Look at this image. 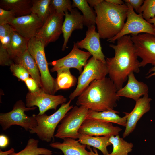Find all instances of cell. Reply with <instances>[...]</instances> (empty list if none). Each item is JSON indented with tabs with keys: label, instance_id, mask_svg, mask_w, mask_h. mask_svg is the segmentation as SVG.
<instances>
[{
	"label": "cell",
	"instance_id": "cell-37",
	"mask_svg": "<svg viewBox=\"0 0 155 155\" xmlns=\"http://www.w3.org/2000/svg\"><path fill=\"white\" fill-rule=\"evenodd\" d=\"M14 30L12 26L9 24L0 25V40L12 33Z\"/></svg>",
	"mask_w": 155,
	"mask_h": 155
},
{
	"label": "cell",
	"instance_id": "cell-33",
	"mask_svg": "<svg viewBox=\"0 0 155 155\" xmlns=\"http://www.w3.org/2000/svg\"><path fill=\"white\" fill-rule=\"evenodd\" d=\"M10 69L13 75L23 81L30 77L28 71L20 65L13 63L10 65Z\"/></svg>",
	"mask_w": 155,
	"mask_h": 155
},
{
	"label": "cell",
	"instance_id": "cell-45",
	"mask_svg": "<svg viewBox=\"0 0 155 155\" xmlns=\"http://www.w3.org/2000/svg\"><path fill=\"white\" fill-rule=\"evenodd\" d=\"M147 21L153 25L155 30V17L153 18L147 20Z\"/></svg>",
	"mask_w": 155,
	"mask_h": 155
},
{
	"label": "cell",
	"instance_id": "cell-32",
	"mask_svg": "<svg viewBox=\"0 0 155 155\" xmlns=\"http://www.w3.org/2000/svg\"><path fill=\"white\" fill-rule=\"evenodd\" d=\"M138 13L146 20L155 17V0H145Z\"/></svg>",
	"mask_w": 155,
	"mask_h": 155
},
{
	"label": "cell",
	"instance_id": "cell-11",
	"mask_svg": "<svg viewBox=\"0 0 155 155\" xmlns=\"http://www.w3.org/2000/svg\"><path fill=\"white\" fill-rule=\"evenodd\" d=\"M67 98L62 95H55L45 92L41 88L34 92H28L26 98V106L28 108L36 106L39 108V115L45 113L48 110L55 111L58 106L67 101Z\"/></svg>",
	"mask_w": 155,
	"mask_h": 155
},
{
	"label": "cell",
	"instance_id": "cell-26",
	"mask_svg": "<svg viewBox=\"0 0 155 155\" xmlns=\"http://www.w3.org/2000/svg\"><path fill=\"white\" fill-rule=\"evenodd\" d=\"M57 72V76L55 82L57 91L61 89H68L75 85L77 79L72 74L70 69H63Z\"/></svg>",
	"mask_w": 155,
	"mask_h": 155
},
{
	"label": "cell",
	"instance_id": "cell-35",
	"mask_svg": "<svg viewBox=\"0 0 155 155\" xmlns=\"http://www.w3.org/2000/svg\"><path fill=\"white\" fill-rule=\"evenodd\" d=\"M15 17V15L13 11L0 8V25L9 24V22Z\"/></svg>",
	"mask_w": 155,
	"mask_h": 155
},
{
	"label": "cell",
	"instance_id": "cell-15",
	"mask_svg": "<svg viewBox=\"0 0 155 155\" xmlns=\"http://www.w3.org/2000/svg\"><path fill=\"white\" fill-rule=\"evenodd\" d=\"M122 129L112 123L86 119L79 130V134L90 136L110 137L119 135Z\"/></svg>",
	"mask_w": 155,
	"mask_h": 155
},
{
	"label": "cell",
	"instance_id": "cell-43",
	"mask_svg": "<svg viewBox=\"0 0 155 155\" xmlns=\"http://www.w3.org/2000/svg\"><path fill=\"white\" fill-rule=\"evenodd\" d=\"M106 1L113 4L117 5H121L124 3V1L121 0H105Z\"/></svg>",
	"mask_w": 155,
	"mask_h": 155
},
{
	"label": "cell",
	"instance_id": "cell-3",
	"mask_svg": "<svg viewBox=\"0 0 155 155\" xmlns=\"http://www.w3.org/2000/svg\"><path fill=\"white\" fill-rule=\"evenodd\" d=\"M96 15V24L100 38H113L122 30L127 18V5H117L103 1L94 7Z\"/></svg>",
	"mask_w": 155,
	"mask_h": 155
},
{
	"label": "cell",
	"instance_id": "cell-1",
	"mask_svg": "<svg viewBox=\"0 0 155 155\" xmlns=\"http://www.w3.org/2000/svg\"><path fill=\"white\" fill-rule=\"evenodd\" d=\"M117 40L116 44L109 45L114 50L115 55L112 57L107 58L106 64L109 78L118 90L123 87L131 73L140 72V62L138 59L130 35L124 36Z\"/></svg>",
	"mask_w": 155,
	"mask_h": 155
},
{
	"label": "cell",
	"instance_id": "cell-25",
	"mask_svg": "<svg viewBox=\"0 0 155 155\" xmlns=\"http://www.w3.org/2000/svg\"><path fill=\"white\" fill-rule=\"evenodd\" d=\"M29 40L22 36L15 30L12 32L10 44L7 50L13 60L16 57L28 50Z\"/></svg>",
	"mask_w": 155,
	"mask_h": 155
},
{
	"label": "cell",
	"instance_id": "cell-42",
	"mask_svg": "<svg viewBox=\"0 0 155 155\" xmlns=\"http://www.w3.org/2000/svg\"><path fill=\"white\" fill-rule=\"evenodd\" d=\"M15 152V149L13 148H11L9 150L5 151H3L0 150V155H10Z\"/></svg>",
	"mask_w": 155,
	"mask_h": 155
},
{
	"label": "cell",
	"instance_id": "cell-7",
	"mask_svg": "<svg viewBox=\"0 0 155 155\" xmlns=\"http://www.w3.org/2000/svg\"><path fill=\"white\" fill-rule=\"evenodd\" d=\"M89 110L83 106L73 107L61 121L55 137L62 139L67 137L78 139L79 130L86 118Z\"/></svg>",
	"mask_w": 155,
	"mask_h": 155
},
{
	"label": "cell",
	"instance_id": "cell-39",
	"mask_svg": "<svg viewBox=\"0 0 155 155\" xmlns=\"http://www.w3.org/2000/svg\"><path fill=\"white\" fill-rule=\"evenodd\" d=\"M9 140L8 137L4 135H0V147L3 148L6 147L9 144Z\"/></svg>",
	"mask_w": 155,
	"mask_h": 155
},
{
	"label": "cell",
	"instance_id": "cell-34",
	"mask_svg": "<svg viewBox=\"0 0 155 155\" xmlns=\"http://www.w3.org/2000/svg\"><path fill=\"white\" fill-rule=\"evenodd\" d=\"M10 57L7 49L3 48L0 44V65L1 66H10L14 63Z\"/></svg>",
	"mask_w": 155,
	"mask_h": 155
},
{
	"label": "cell",
	"instance_id": "cell-12",
	"mask_svg": "<svg viewBox=\"0 0 155 155\" xmlns=\"http://www.w3.org/2000/svg\"><path fill=\"white\" fill-rule=\"evenodd\" d=\"M91 55L89 52L80 50L76 43L74 42L73 48L67 55L48 64L53 66L50 70L52 72L63 69L74 68L77 69L80 74L83 68L86 64L88 59Z\"/></svg>",
	"mask_w": 155,
	"mask_h": 155
},
{
	"label": "cell",
	"instance_id": "cell-38",
	"mask_svg": "<svg viewBox=\"0 0 155 155\" xmlns=\"http://www.w3.org/2000/svg\"><path fill=\"white\" fill-rule=\"evenodd\" d=\"M144 0H124L125 3H129L132 7L137 13L142 5Z\"/></svg>",
	"mask_w": 155,
	"mask_h": 155
},
{
	"label": "cell",
	"instance_id": "cell-20",
	"mask_svg": "<svg viewBox=\"0 0 155 155\" xmlns=\"http://www.w3.org/2000/svg\"><path fill=\"white\" fill-rule=\"evenodd\" d=\"M62 142H53L50 146L60 150L63 155H90L86 149V145L81 144L78 140L67 137L63 139Z\"/></svg>",
	"mask_w": 155,
	"mask_h": 155
},
{
	"label": "cell",
	"instance_id": "cell-27",
	"mask_svg": "<svg viewBox=\"0 0 155 155\" xmlns=\"http://www.w3.org/2000/svg\"><path fill=\"white\" fill-rule=\"evenodd\" d=\"M109 140L113 145V150L108 155H128L132 150L133 143L124 140L119 135L110 136Z\"/></svg>",
	"mask_w": 155,
	"mask_h": 155
},
{
	"label": "cell",
	"instance_id": "cell-16",
	"mask_svg": "<svg viewBox=\"0 0 155 155\" xmlns=\"http://www.w3.org/2000/svg\"><path fill=\"white\" fill-rule=\"evenodd\" d=\"M88 28L85 37L76 43L77 46L79 48L86 49L95 59L106 63V57L102 50L100 35L96 31L95 25Z\"/></svg>",
	"mask_w": 155,
	"mask_h": 155
},
{
	"label": "cell",
	"instance_id": "cell-9",
	"mask_svg": "<svg viewBox=\"0 0 155 155\" xmlns=\"http://www.w3.org/2000/svg\"><path fill=\"white\" fill-rule=\"evenodd\" d=\"M125 4L128 7L127 20L120 32L113 38L107 40L114 43L120 38L126 35H136L147 33L155 35V30L153 24L149 23L143 17L142 14H137L131 6Z\"/></svg>",
	"mask_w": 155,
	"mask_h": 155
},
{
	"label": "cell",
	"instance_id": "cell-5",
	"mask_svg": "<svg viewBox=\"0 0 155 155\" xmlns=\"http://www.w3.org/2000/svg\"><path fill=\"white\" fill-rule=\"evenodd\" d=\"M45 46L35 37L30 39L28 50L33 57L38 67L40 75L41 88L47 93L54 95L56 90L55 79L50 74L44 51Z\"/></svg>",
	"mask_w": 155,
	"mask_h": 155
},
{
	"label": "cell",
	"instance_id": "cell-21",
	"mask_svg": "<svg viewBox=\"0 0 155 155\" xmlns=\"http://www.w3.org/2000/svg\"><path fill=\"white\" fill-rule=\"evenodd\" d=\"M119 112L114 109L97 112L89 110L86 119L116 123L125 127L128 113L125 112L123 117L118 114Z\"/></svg>",
	"mask_w": 155,
	"mask_h": 155
},
{
	"label": "cell",
	"instance_id": "cell-10",
	"mask_svg": "<svg viewBox=\"0 0 155 155\" xmlns=\"http://www.w3.org/2000/svg\"><path fill=\"white\" fill-rule=\"evenodd\" d=\"M50 13L46 21L38 31L35 37L45 46L57 40L62 33V26L64 13H58L50 8Z\"/></svg>",
	"mask_w": 155,
	"mask_h": 155
},
{
	"label": "cell",
	"instance_id": "cell-8",
	"mask_svg": "<svg viewBox=\"0 0 155 155\" xmlns=\"http://www.w3.org/2000/svg\"><path fill=\"white\" fill-rule=\"evenodd\" d=\"M108 74L106 63L92 57L88 61L78 77L77 87L70 95V100H72L79 96L93 81L103 79Z\"/></svg>",
	"mask_w": 155,
	"mask_h": 155
},
{
	"label": "cell",
	"instance_id": "cell-24",
	"mask_svg": "<svg viewBox=\"0 0 155 155\" xmlns=\"http://www.w3.org/2000/svg\"><path fill=\"white\" fill-rule=\"evenodd\" d=\"M110 137L92 136L79 134L78 140L82 144L92 146L100 150L103 155H108L109 153L107 147L111 144L109 141Z\"/></svg>",
	"mask_w": 155,
	"mask_h": 155
},
{
	"label": "cell",
	"instance_id": "cell-2",
	"mask_svg": "<svg viewBox=\"0 0 155 155\" xmlns=\"http://www.w3.org/2000/svg\"><path fill=\"white\" fill-rule=\"evenodd\" d=\"M117 91L109 77L95 80L78 96L76 104L97 112L113 109L120 98Z\"/></svg>",
	"mask_w": 155,
	"mask_h": 155
},
{
	"label": "cell",
	"instance_id": "cell-17",
	"mask_svg": "<svg viewBox=\"0 0 155 155\" xmlns=\"http://www.w3.org/2000/svg\"><path fill=\"white\" fill-rule=\"evenodd\" d=\"M152 100L147 94L135 101L133 109L131 112L128 113L125 129L123 135V138L128 136L133 131L139 120L145 113L150 110V103Z\"/></svg>",
	"mask_w": 155,
	"mask_h": 155
},
{
	"label": "cell",
	"instance_id": "cell-19",
	"mask_svg": "<svg viewBox=\"0 0 155 155\" xmlns=\"http://www.w3.org/2000/svg\"><path fill=\"white\" fill-rule=\"evenodd\" d=\"M70 12V13L68 11L65 13V18L62 26L64 40L62 49L63 51L66 49L69 38L73 31L83 29L84 25L83 16L76 8H73Z\"/></svg>",
	"mask_w": 155,
	"mask_h": 155
},
{
	"label": "cell",
	"instance_id": "cell-30",
	"mask_svg": "<svg viewBox=\"0 0 155 155\" xmlns=\"http://www.w3.org/2000/svg\"><path fill=\"white\" fill-rule=\"evenodd\" d=\"M51 0H32L31 13L34 14L44 23L50 12Z\"/></svg>",
	"mask_w": 155,
	"mask_h": 155
},
{
	"label": "cell",
	"instance_id": "cell-40",
	"mask_svg": "<svg viewBox=\"0 0 155 155\" xmlns=\"http://www.w3.org/2000/svg\"><path fill=\"white\" fill-rule=\"evenodd\" d=\"M86 1L90 7H94L102 2L103 0H87Z\"/></svg>",
	"mask_w": 155,
	"mask_h": 155
},
{
	"label": "cell",
	"instance_id": "cell-23",
	"mask_svg": "<svg viewBox=\"0 0 155 155\" xmlns=\"http://www.w3.org/2000/svg\"><path fill=\"white\" fill-rule=\"evenodd\" d=\"M32 1L31 0H1L0 7L7 10H11L16 17L31 13Z\"/></svg>",
	"mask_w": 155,
	"mask_h": 155
},
{
	"label": "cell",
	"instance_id": "cell-41",
	"mask_svg": "<svg viewBox=\"0 0 155 155\" xmlns=\"http://www.w3.org/2000/svg\"><path fill=\"white\" fill-rule=\"evenodd\" d=\"M86 147L90 150V152H88L90 155H99L96 148L93 147L92 150L90 146H86Z\"/></svg>",
	"mask_w": 155,
	"mask_h": 155
},
{
	"label": "cell",
	"instance_id": "cell-31",
	"mask_svg": "<svg viewBox=\"0 0 155 155\" xmlns=\"http://www.w3.org/2000/svg\"><path fill=\"white\" fill-rule=\"evenodd\" d=\"M50 8L57 13L71 12L73 9L72 2L70 0H51Z\"/></svg>",
	"mask_w": 155,
	"mask_h": 155
},
{
	"label": "cell",
	"instance_id": "cell-18",
	"mask_svg": "<svg viewBox=\"0 0 155 155\" xmlns=\"http://www.w3.org/2000/svg\"><path fill=\"white\" fill-rule=\"evenodd\" d=\"M127 80L126 84L117 90L118 96L131 98L136 101L142 96L148 94L149 89L147 85L138 81L133 72L129 75Z\"/></svg>",
	"mask_w": 155,
	"mask_h": 155
},
{
	"label": "cell",
	"instance_id": "cell-13",
	"mask_svg": "<svg viewBox=\"0 0 155 155\" xmlns=\"http://www.w3.org/2000/svg\"><path fill=\"white\" fill-rule=\"evenodd\" d=\"M131 36L137 55L142 59L140 67L148 64L155 66V35L142 33Z\"/></svg>",
	"mask_w": 155,
	"mask_h": 155
},
{
	"label": "cell",
	"instance_id": "cell-22",
	"mask_svg": "<svg viewBox=\"0 0 155 155\" xmlns=\"http://www.w3.org/2000/svg\"><path fill=\"white\" fill-rule=\"evenodd\" d=\"M13 61L14 63L23 66L41 88L40 75L38 67L34 59L28 50L16 57Z\"/></svg>",
	"mask_w": 155,
	"mask_h": 155
},
{
	"label": "cell",
	"instance_id": "cell-36",
	"mask_svg": "<svg viewBox=\"0 0 155 155\" xmlns=\"http://www.w3.org/2000/svg\"><path fill=\"white\" fill-rule=\"evenodd\" d=\"M29 92L34 93L39 91L40 89L36 82L32 78L30 77L24 82Z\"/></svg>",
	"mask_w": 155,
	"mask_h": 155
},
{
	"label": "cell",
	"instance_id": "cell-14",
	"mask_svg": "<svg viewBox=\"0 0 155 155\" xmlns=\"http://www.w3.org/2000/svg\"><path fill=\"white\" fill-rule=\"evenodd\" d=\"M44 23L35 14H30L13 18L9 24L15 30L28 39L35 37Z\"/></svg>",
	"mask_w": 155,
	"mask_h": 155
},
{
	"label": "cell",
	"instance_id": "cell-44",
	"mask_svg": "<svg viewBox=\"0 0 155 155\" xmlns=\"http://www.w3.org/2000/svg\"><path fill=\"white\" fill-rule=\"evenodd\" d=\"M152 72V73L146 77L147 78H149L155 75V66L151 68L148 71V73L147 74Z\"/></svg>",
	"mask_w": 155,
	"mask_h": 155
},
{
	"label": "cell",
	"instance_id": "cell-28",
	"mask_svg": "<svg viewBox=\"0 0 155 155\" xmlns=\"http://www.w3.org/2000/svg\"><path fill=\"white\" fill-rule=\"evenodd\" d=\"M73 8H78L82 12L84 18V25L88 27L96 24V15L86 0H73Z\"/></svg>",
	"mask_w": 155,
	"mask_h": 155
},
{
	"label": "cell",
	"instance_id": "cell-6",
	"mask_svg": "<svg viewBox=\"0 0 155 155\" xmlns=\"http://www.w3.org/2000/svg\"><path fill=\"white\" fill-rule=\"evenodd\" d=\"M36 108L26 107L25 104L21 100L17 101L10 111L0 113V125L3 131H5L11 126L18 125L29 131L37 125V123L33 115L29 116L25 111L34 110Z\"/></svg>",
	"mask_w": 155,
	"mask_h": 155
},
{
	"label": "cell",
	"instance_id": "cell-29",
	"mask_svg": "<svg viewBox=\"0 0 155 155\" xmlns=\"http://www.w3.org/2000/svg\"><path fill=\"white\" fill-rule=\"evenodd\" d=\"M39 140L33 138L30 139L25 148L18 153L14 152L10 155H51L50 150L38 146Z\"/></svg>",
	"mask_w": 155,
	"mask_h": 155
},
{
	"label": "cell",
	"instance_id": "cell-4",
	"mask_svg": "<svg viewBox=\"0 0 155 155\" xmlns=\"http://www.w3.org/2000/svg\"><path fill=\"white\" fill-rule=\"evenodd\" d=\"M71 100L62 104L59 109L49 115L46 113L42 115L33 114L37 123L35 127L29 131L31 134H36L42 141L49 142L54 140L55 129L65 114L72 109L70 105Z\"/></svg>",
	"mask_w": 155,
	"mask_h": 155
}]
</instances>
